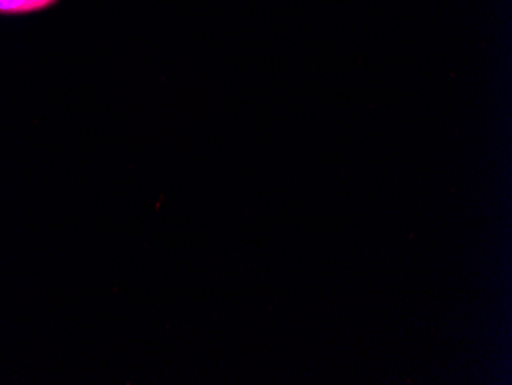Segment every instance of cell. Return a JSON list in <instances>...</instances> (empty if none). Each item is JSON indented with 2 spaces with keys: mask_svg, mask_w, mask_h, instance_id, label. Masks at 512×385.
I'll return each mask as SVG.
<instances>
[{
  "mask_svg": "<svg viewBox=\"0 0 512 385\" xmlns=\"http://www.w3.org/2000/svg\"><path fill=\"white\" fill-rule=\"evenodd\" d=\"M59 0H0V14H28L45 10Z\"/></svg>",
  "mask_w": 512,
  "mask_h": 385,
  "instance_id": "cell-1",
  "label": "cell"
}]
</instances>
